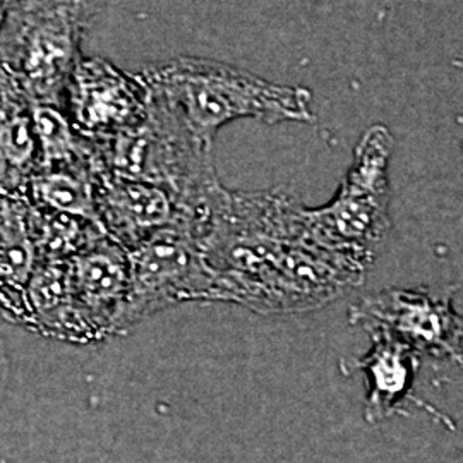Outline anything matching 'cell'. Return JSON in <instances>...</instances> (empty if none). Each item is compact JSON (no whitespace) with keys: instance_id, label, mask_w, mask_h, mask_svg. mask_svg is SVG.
<instances>
[{"instance_id":"obj_2","label":"cell","mask_w":463,"mask_h":463,"mask_svg":"<svg viewBox=\"0 0 463 463\" xmlns=\"http://www.w3.org/2000/svg\"><path fill=\"white\" fill-rule=\"evenodd\" d=\"M139 76L153 99L210 148L216 133L239 118H256L265 124L315 120L309 90L271 83L212 59L174 57L145 67Z\"/></svg>"},{"instance_id":"obj_11","label":"cell","mask_w":463,"mask_h":463,"mask_svg":"<svg viewBox=\"0 0 463 463\" xmlns=\"http://www.w3.org/2000/svg\"><path fill=\"white\" fill-rule=\"evenodd\" d=\"M38 166L32 99L0 67V193H26Z\"/></svg>"},{"instance_id":"obj_5","label":"cell","mask_w":463,"mask_h":463,"mask_svg":"<svg viewBox=\"0 0 463 463\" xmlns=\"http://www.w3.org/2000/svg\"><path fill=\"white\" fill-rule=\"evenodd\" d=\"M131 287L122 333L185 302H213V275L196 231L174 225L128 250Z\"/></svg>"},{"instance_id":"obj_13","label":"cell","mask_w":463,"mask_h":463,"mask_svg":"<svg viewBox=\"0 0 463 463\" xmlns=\"http://www.w3.org/2000/svg\"><path fill=\"white\" fill-rule=\"evenodd\" d=\"M99 170V162L40 168L26 194L42 210L99 223L95 198Z\"/></svg>"},{"instance_id":"obj_8","label":"cell","mask_w":463,"mask_h":463,"mask_svg":"<svg viewBox=\"0 0 463 463\" xmlns=\"http://www.w3.org/2000/svg\"><path fill=\"white\" fill-rule=\"evenodd\" d=\"M95 198L99 227L128 250L174 225H189L198 232L194 212L179 194L158 184L99 170Z\"/></svg>"},{"instance_id":"obj_1","label":"cell","mask_w":463,"mask_h":463,"mask_svg":"<svg viewBox=\"0 0 463 463\" xmlns=\"http://www.w3.org/2000/svg\"><path fill=\"white\" fill-rule=\"evenodd\" d=\"M306 206L283 191H231L223 185L199 227L213 275V302L261 315L321 307L359 285L364 266L315 244Z\"/></svg>"},{"instance_id":"obj_4","label":"cell","mask_w":463,"mask_h":463,"mask_svg":"<svg viewBox=\"0 0 463 463\" xmlns=\"http://www.w3.org/2000/svg\"><path fill=\"white\" fill-rule=\"evenodd\" d=\"M393 145L384 126L369 128L336 196L321 208H306V229L319 248L364 268L373 261L390 231L388 166Z\"/></svg>"},{"instance_id":"obj_7","label":"cell","mask_w":463,"mask_h":463,"mask_svg":"<svg viewBox=\"0 0 463 463\" xmlns=\"http://www.w3.org/2000/svg\"><path fill=\"white\" fill-rule=\"evenodd\" d=\"M151 93L143 78L101 57H81L67 80L64 109L76 131L101 143L148 117Z\"/></svg>"},{"instance_id":"obj_10","label":"cell","mask_w":463,"mask_h":463,"mask_svg":"<svg viewBox=\"0 0 463 463\" xmlns=\"http://www.w3.org/2000/svg\"><path fill=\"white\" fill-rule=\"evenodd\" d=\"M36 263L33 203L26 193H0V306L19 319Z\"/></svg>"},{"instance_id":"obj_9","label":"cell","mask_w":463,"mask_h":463,"mask_svg":"<svg viewBox=\"0 0 463 463\" xmlns=\"http://www.w3.org/2000/svg\"><path fill=\"white\" fill-rule=\"evenodd\" d=\"M69 271L86 344L120 335L131 287L128 249L101 235L69 260Z\"/></svg>"},{"instance_id":"obj_12","label":"cell","mask_w":463,"mask_h":463,"mask_svg":"<svg viewBox=\"0 0 463 463\" xmlns=\"http://www.w3.org/2000/svg\"><path fill=\"white\" fill-rule=\"evenodd\" d=\"M371 336L374 345L364 359L355 364L364 369L369 383L365 419L378 422L388 415L405 412L402 407L405 402L424 407V403L412 395L417 354L383 333H371Z\"/></svg>"},{"instance_id":"obj_6","label":"cell","mask_w":463,"mask_h":463,"mask_svg":"<svg viewBox=\"0 0 463 463\" xmlns=\"http://www.w3.org/2000/svg\"><path fill=\"white\" fill-rule=\"evenodd\" d=\"M352 321L397 340L417 355L463 365V319L455 315L448 290H384L354 307Z\"/></svg>"},{"instance_id":"obj_14","label":"cell","mask_w":463,"mask_h":463,"mask_svg":"<svg viewBox=\"0 0 463 463\" xmlns=\"http://www.w3.org/2000/svg\"><path fill=\"white\" fill-rule=\"evenodd\" d=\"M40 168L97 162L93 143L76 131L64 105L32 101Z\"/></svg>"},{"instance_id":"obj_3","label":"cell","mask_w":463,"mask_h":463,"mask_svg":"<svg viewBox=\"0 0 463 463\" xmlns=\"http://www.w3.org/2000/svg\"><path fill=\"white\" fill-rule=\"evenodd\" d=\"M101 0H13L0 32V67L32 101L64 105L67 80Z\"/></svg>"},{"instance_id":"obj_15","label":"cell","mask_w":463,"mask_h":463,"mask_svg":"<svg viewBox=\"0 0 463 463\" xmlns=\"http://www.w3.org/2000/svg\"><path fill=\"white\" fill-rule=\"evenodd\" d=\"M11 5H13V0H0V32L4 28V23L7 19L9 11H11Z\"/></svg>"}]
</instances>
